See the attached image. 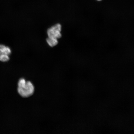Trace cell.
I'll return each instance as SVG.
<instances>
[{
  "instance_id": "cell-1",
  "label": "cell",
  "mask_w": 134,
  "mask_h": 134,
  "mask_svg": "<svg viewBox=\"0 0 134 134\" xmlns=\"http://www.w3.org/2000/svg\"><path fill=\"white\" fill-rule=\"evenodd\" d=\"M34 85L31 82L26 81L24 79H20L18 83V91L22 97L27 98L32 95L35 92Z\"/></svg>"
},
{
  "instance_id": "cell-2",
  "label": "cell",
  "mask_w": 134,
  "mask_h": 134,
  "mask_svg": "<svg viewBox=\"0 0 134 134\" xmlns=\"http://www.w3.org/2000/svg\"><path fill=\"white\" fill-rule=\"evenodd\" d=\"M62 26L60 23L53 25L47 30L48 37L59 39L62 37Z\"/></svg>"
},
{
  "instance_id": "cell-3",
  "label": "cell",
  "mask_w": 134,
  "mask_h": 134,
  "mask_svg": "<svg viewBox=\"0 0 134 134\" xmlns=\"http://www.w3.org/2000/svg\"><path fill=\"white\" fill-rule=\"evenodd\" d=\"M11 50L8 47L0 44V61L6 62L9 61Z\"/></svg>"
},
{
  "instance_id": "cell-4",
  "label": "cell",
  "mask_w": 134,
  "mask_h": 134,
  "mask_svg": "<svg viewBox=\"0 0 134 134\" xmlns=\"http://www.w3.org/2000/svg\"><path fill=\"white\" fill-rule=\"evenodd\" d=\"M46 41L48 46L51 47L56 46L58 43V40L48 37L46 40Z\"/></svg>"
},
{
  "instance_id": "cell-5",
  "label": "cell",
  "mask_w": 134,
  "mask_h": 134,
  "mask_svg": "<svg viewBox=\"0 0 134 134\" xmlns=\"http://www.w3.org/2000/svg\"><path fill=\"white\" fill-rule=\"evenodd\" d=\"M98 1H101V0H98Z\"/></svg>"
}]
</instances>
